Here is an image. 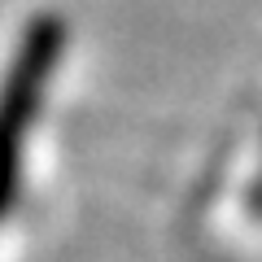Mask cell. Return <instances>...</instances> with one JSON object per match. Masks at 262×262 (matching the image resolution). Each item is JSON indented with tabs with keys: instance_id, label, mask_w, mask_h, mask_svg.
Segmentation results:
<instances>
[{
	"instance_id": "cell-1",
	"label": "cell",
	"mask_w": 262,
	"mask_h": 262,
	"mask_svg": "<svg viewBox=\"0 0 262 262\" xmlns=\"http://www.w3.org/2000/svg\"><path fill=\"white\" fill-rule=\"evenodd\" d=\"M66 79V31L27 27L0 57V262L18 258L53 170V122Z\"/></svg>"
}]
</instances>
